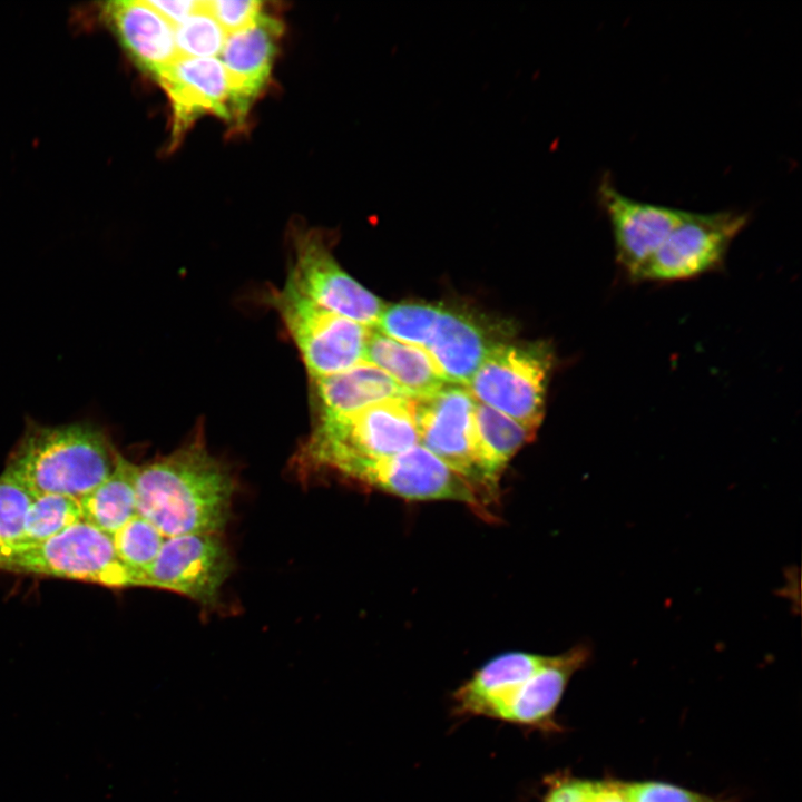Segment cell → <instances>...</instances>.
<instances>
[{
  "instance_id": "cell-7",
  "label": "cell",
  "mask_w": 802,
  "mask_h": 802,
  "mask_svg": "<svg viewBox=\"0 0 802 802\" xmlns=\"http://www.w3.org/2000/svg\"><path fill=\"white\" fill-rule=\"evenodd\" d=\"M747 223L749 214L740 211H687L646 264L638 281H685L720 268L732 242Z\"/></svg>"
},
{
  "instance_id": "cell-10",
  "label": "cell",
  "mask_w": 802,
  "mask_h": 802,
  "mask_svg": "<svg viewBox=\"0 0 802 802\" xmlns=\"http://www.w3.org/2000/svg\"><path fill=\"white\" fill-rule=\"evenodd\" d=\"M221 534L194 532L165 538L136 587L166 589L214 607L232 571V558Z\"/></svg>"
},
{
  "instance_id": "cell-30",
  "label": "cell",
  "mask_w": 802,
  "mask_h": 802,
  "mask_svg": "<svg viewBox=\"0 0 802 802\" xmlns=\"http://www.w3.org/2000/svg\"><path fill=\"white\" fill-rule=\"evenodd\" d=\"M149 4L174 28L200 8L195 0H148Z\"/></svg>"
},
{
  "instance_id": "cell-23",
  "label": "cell",
  "mask_w": 802,
  "mask_h": 802,
  "mask_svg": "<svg viewBox=\"0 0 802 802\" xmlns=\"http://www.w3.org/2000/svg\"><path fill=\"white\" fill-rule=\"evenodd\" d=\"M81 520L78 499L61 495L36 496L26 514L20 541L12 550L41 544Z\"/></svg>"
},
{
  "instance_id": "cell-26",
  "label": "cell",
  "mask_w": 802,
  "mask_h": 802,
  "mask_svg": "<svg viewBox=\"0 0 802 802\" xmlns=\"http://www.w3.org/2000/svg\"><path fill=\"white\" fill-rule=\"evenodd\" d=\"M226 36V32L200 1V8L174 28L177 56L184 58H218Z\"/></svg>"
},
{
  "instance_id": "cell-22",
  "label": "cell",
  "mask_w": 802,
  "mask_h": 802,
  "mask_svg": "<svg viewBox=\"0 0 802 802\" xmlns=\"http://www.w3.org/2000/svg\"><path fill=\"white\" fill-rule=\"evenodd\" d=\"M473 432L483 472L498 488L503 468L516 452L534 438L536 431L476 401Z\"/></svg>"
},
{
  "instance_id": "cell-1",
  "label": "cell",
  "mask_w": 802,
  "mask_h": 802,
  "mask_svg": "<svg viewBox=\"0 0 802 802\" xmlns=\"http://www.w3.org/2000/svg\"><path fill=\"white\" fill-rule=\"evenodd\" d=\"M135 491L137 515L167 538L221 534L231 515L235 483L197 437L165 457L136 466Z\"/></svg>"
},
{
  "instance_id": "cell-5",
  "label": "cell",
  "mask_w": 802,
  "mask_h": 802,
  "mask_svg": "<svg viewBox=\"0 0 802 802\" xmlns=\"http://www.w3.org/2000/svg\"><path fill=\"white\" fill-rule=\"evenodd\" d=\"M551 365L552 355L544 346L493 344L466 388L477 402L536 431Z\"/></svg>"
},
{
  "instance_id": "cell-24",
  "label": "cell",
  "mask_w": 802,
  "mask_h": 802,
  "mask_svg": "<svg viewBox=\"0 0 802 802\" xmlns=\"http://www.w3.org/2000/svg\"><path fill=\"white\" fill-rule=\"evenodd\" d=\"M441 311V305L428 303L389 305L383 309L374 329L392 340L423 349Z\"/></svg>"
},
{
  "instance_id": "cell-28",
  "label": "cell",
  "mask_w": 802,
  "mask_h": 802,
  "mask_svg": "<svg viewBox=\"0 0 802 802\" xmlns=\"http://www.w3.org/2000/svg\"><path fill=\"white\" fill-rule=\"evenodd\" d=\"M203 4L226 35L253 25L263 13V2L256 0H212Z\"/></svg>"
},
{
  "instance_id": "cell-20",
  "label": "cell",
  "mask_w": 802,
  "mask_h": 802,
  "mask_svg": "<svg viewBox=\"0 0 802 802\" xmlns=\"http://www.w3.org/2000/svg\"><path fill=\"white\" fill-rule=\"evenodd\" d=\"M364 361L385 372L411 399L430 395L448 384L423 349L392 340L375 329Z\"/></svg>"
},
{
  "instance_id": "cell-18",
  "label": "cell",
  "mask_w": 802,
  "mask_h": 802,
  "mask_svg": "<svg viewBox=\"0 0 802 802\" xmlns=\"http://www.w3.org/2000/svg\"><path fill=\"white\" fill-rule=\"evenodd\" d=\"M589 655L590 648L580 644L563 654L547 656L544 665L512 696L501 720L524 725L549 722L568 681Z\"/></svg>"
},
{
  "instance_id": "cell-27",
  "label": "cell",
  "mask_w": 802,
  "mask_h": 802,
  "mask_svg": "<svg viewBox=\"0 0 802 802\" xmlns=\"http://www.w3.org/2000/svg\"><path fill=\"white\" fill-rule=\"evenodd\" d=\"M28 488L9 470L0 475V558L19 544L26 514L33 499Z\"/></svg>"
},
{
  "instance_id": "cell-2",
  "label": "cell",
  "mask_w": 802,
  "mask_h": 802,
  "mask_svg": "<svg viewBox=\"0 0 802 802\" xmlns=\"http://www.w3.org/2000/svg\"><path fill=\"white\" fill-rule=\"evenodd\" d=\"M118 452L102 429L89 422L28 426L6 466L36 497L80 500L115 469Z\"/></svg>"
},
{
  "instance_id": "cell-15",
  "label": "cell",
  "mask_w": 802,
  "mask_h": 802,
  "mask_svg": "<svg viewBox=\"0 0 802 802\" xmlns=\"http://www.w3.org/2000/svg\"><path fill=\"white\" fill-rule=\"evenodd\" d=\"M102 14L134 61L155 79L178 57L174 27L147 0L110 1Z\"/></svg>"
},
{
  "instance_id": "cell-19",
  "label": "cell",
  "mask_w": 802,
  "mask_h": 802,
  "mask_svg": "<svg viewBox=\"0 0 802 802\" xmlns=\"http://www.w3.org/2000/svg\"><path fill=\"white\" fill-rule=\"evenodd\" d=\"M311 380L319 419L345 417L382 401L408 398L385 372L366 361Z\"/></svg>"
},
{
  "instance_id": "cell-12",
  "label": "cell",
  "mask_w": 802,
  "mask_h": 802,
  "mask_svg": "<svg viewBox=\"0 0 802 802\" xmlns=\"http://www.w3.org/2000/svg\"><path fill=\"white\" fill-rule=\"evenodd\" d=\"M597 198L610 224L616 262L629 277L638 281L646 264L687 211L630 198L619 192L609 177L600 179Z\"/></svg>"
},
{
  "instance_id": "cell-25",
  "label": "cell",
  "mask_w": 802,
  "mask_h": 802,
  "mask_svg": "<svg viewBox=\"0 0 802 802\" xmlns=\"http://www.w3.org/2000/svg\"><path fill=\"white\" fill-rule=\"evenodd\" d=\"M111 537L119 560L135 575L136 587L139 576L153 564L166 537L139 515Z\"/></svg>"
},
{
  "instance_id": "cell-29",
  "label": "cell",
  "mask_w": 802,
  "mask_h": 802,
  "mask_svg": "<svg viewBox=\"0 0 802 802\" xmlns=\"http://www.w3.org/2000/svg\"><path fill=\"white\" fill-rule=\"evenodd\" d=\"M628 802H716L711 798L665 783L622 784Z\"/></svg>"
},
{
  "instance_id": "cell-16",
  "label": "cell",
  "mask_w": 802,
  "mask_h": 802,
  "mask_svg": "<svg viewBox=\"0 0 802 802\" xmlns=\"http://www.w3.org/2000/svg\"><path fill=\"white\" fill-rule=\"evenodd\" d=\"M546 659L547 656L525 652H509L490 659L456 693L458 711L501 720L512 696Z\"/></svg>"
},
{
  "instance_id": "cell-17",
  "label": "cell",
  "mask_w": 802,
  "mask_h": 802,
  "mask_svg": "<svg viewBox=\"0 0 802 802\" xmlns=\"http://www.w3.org/2000/svg\"><path fill=\"white\" fill-rule=\"evenodd\" d=\"M492 346L469 315L442 307L423 350L446 383L466 387Z\"/></svg>"
},
{
  "instance_id": "cell-21",
  "label": "cell",
  "mask_w": 802,
  "mask_h": 802,
  "mask_svg": "<svg viewBox=\"0 0 802 802\" xmlns=\"http://www.w3.org/2000/svg\"><path fill=\"white\" fill-rule=\"evenodd\" d=\"M136 464L120 453L111 475L80 500L82 520L113 536L137 515Z\"/></svg>"
},
{
  "instance_id": "cell-3",
  "label": "cell",
  "mask_w": 802,
  "mask_h": 802,
  "mask_svg": "<svg viewBox=\"0 0 802 802\" xmlns=\"http://www.w3.org/2000/svg\"><path fill=\"white\" fill-rule=\"evenodd\" d=\"M418 443L412 401L399 398L350 415L319 419L301 457L311 468L326 467L348 476L363 461L393 456Z\"/></svg>"
},
{
  "instance_id": "cell-9",
  "label": "cell",
  "mask_w": 802,
  "mask_h": 802,
  "mask_svg": "<svg viewBox=\"0 0 802 802\" xmlns=\"http://www.w3.org/2000/svg\"><path fill=\"white\" fill-rule=\"evenodd\" d=\"M411 401L419 443L491 500L498 488L488 480L479 461L473 432L476 400L468 389L446 384L430 395Z\"/></svg>"
},
{
  "instance_id": "cell-13",
  "label": "cell",
  "mask_w": 802,
  "mask_h": 802,
  "mask_svg": "<svg viewBox=\"0 0 802 802\" xmlns=\"http://www.w3.org/2000/svg\"><path fill=\"white\" fill-rule=\"evenodd\" d=\"M156 80L169 99L174 139L203 115L232 118L227 76L219 58L177 57Z\"/></svg>"
},
{
  "instance_id": "cell-6",
  "label": "cell",
  "mask_w": 802,
  "mask_h": 802,
  "mask_svg": "<svg viewBox=\"0 0 802 802\" xmlns=\"http://www.w3.org/2000/svg\"><path fill=\"white\" fill-rule=\"evenodd\" d=\"M271 303L311 379L336 374L364 361L373 329L320 307L287 284L271 294Z\"/></svg>"
},
{
  "instance_id": "cell-14",
  "label": "cell",
  "mask_w": 802,
  "mask_h": 802,
  "mask_svg": "<svg viewBox=\"0 0 802 802\" xmlns=\"http://www.w3.org/2000/svg\"><path fill=\"white\" fill-rule=\"evenodd\" d=\"M283 25L264 12L251 26L226 36L219 55L228 81L232 118H242L265 88Z\"/></svg>"
},
{
  "instance_id": "cell-4",
  "label": "cell",
  "mask_w": 802,
  "mask_h": 802,
  "mask_svg": "<svg viewBox=\"0 0 802 802\" xmlns=\"http://www.w3.org/2000/svg\"><path fill=\"white\" fill-rule=\"evenodd\" d=\"M0 570L135 587V575L119 560L113 537L81 520L52 538L0 558Z\"/></svg>"
},
{
  "instance_id": "cell-8",
  "label": "cell",
  "mask_w": 802,
  "mask_h": 802,
  "mask_svg": "<svg viewBox=\"0 0 802 802\" xmlns=\"http://www.w3.org/2000/svg\"><path fill=\"white\" fill-rule=\"evenodd\" d=\"M348 477L409 500H452L479 510L491 501L420 443L393 456L363 461Z\"/></svg>"
},
{
  "instance_id": "cell-11",
  "label": "cell",
  "mask_w": 802,
  "mask_h": 802,
  "mask_svg": "<svg viewBox=\"0 0 802 802\" xmlns=\"http://www.w3.org/2000/svg\"><path fill=\"white\" fill-rule=\"evenodd\" d=\"M320 307L374 329L385 305L351 277L324 242L312 234L295 241L294 260L285 282Z\"/></svg>"
}]
</instances>
